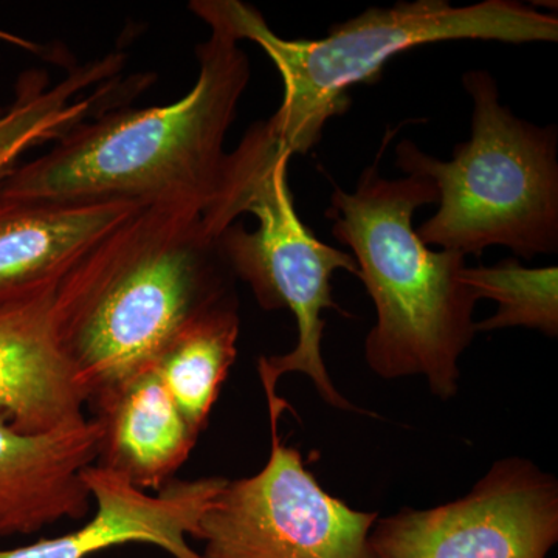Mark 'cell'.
Here are the masks:
<instances>
[{
	"label": "cell",
	"instance_id": "cell-1",
	"mask_svg": "<svg viewBox=\"0 0 558 558\" xmlns=\"http://www.w3.org/2000/svg\"><path fill=\"white\" fill-rule=\"evenodd\" d=\"M202 216L193 202H146L58 282V328L87 402L150 368L191 319L233 293Z\"/></svg>",
	"mask_w": 558,
	"mask_h": 558
},
{
	"label": "cell",
	"instance_id": "cell-2",
	"mask_svg": "<svg viewBox=\"0 0 558 558\" xmlns=\"http://www.w3.org/2000/svg\"><path fill=\"white\" fill-rule=\"evenodd\" d=\"M193 89L168 106L116 105L81 121L49 153L0 183L14 199L186 201L207 208L226 143L250 81L247 53L222 24L207 21Z\"/></svg>",
	"mask_w": 558,
	"mask_h": 558
},
{
	"label": "cell",
	"instance_id": "cell-3",
	"mask_svg": "<svg viewBox=\"0 0 558 558\" xmlns=\"http://www.w3.org/2000/svg\"><path fill=\"white\" fill-rule=\"evenodd\" d=\"M425 175L387 179L377 165L360 175L354 193L336 186L326 218L352 250L359 275L376 306L365 360L385 380L422 376L436 398L457 396L459 357L475 337L478 303L462 282L465 256L435 252L413 227L416 209L438 204Z\"/></svg>",
	"mask_w": 558,
	"mask_h": 558
},
{
	"label": "cell",
	"instance_id": "cell-4",
	"mask_svg": "<svg viewBox=\"0 0 558 558\" xmlns=\"http://www.w3.org/2000/svg\"><path fill=\"white\" fill-rule=\"evenodd\" d=\"M190 10L204 22H219L240 43L252 40L266 51L284 86L281 106L266 124L292 156L315 148L328 121L351 108L352 87L379 81L385 65L405 51L447 40L519 46L558 40L557 16L515 0L469 7L414 0L374 7L314 40L281 38L255 7L240 0H194Z\"/></svg>",
	"mask_w": 558,
	"mask_h": 558
},
{
	"label": "cell",
	"instance_id": "cell-5",
	"mask_svg": "<svg viewBox=\"0 0 558 558\" xmlns=\"http://www.w3.org/2000/svg\"><path fill=\"white\" fill-rule=\"evenodd\" d=\"M292 154L266 121L253 124L227 154L218 186L204 209L205 229L218 238L233 277L247 282L266 311L289 310L299 341L284 355L260 357L264 391H277L284 374H306L319 398L339 410H355L333 387L322 354L323 311H339L330 279L337 270L357 277L351 253L319 241L301 220L289 186Z\"/></svg>",
	"mask_w": 558,
	"mask_h": 558
},
{
	"label": "cell",
	"instance_id": "cell-6",
	"mask_svg": "<svg viewBox=\"0 0 558 558\" xmlns=\"http://www.w3.org/2000/svg\"><path fill=\"white\" fill-rule=\"evenodd\" d=\"M462 84L473 100L472 137L459 143L453 159H435L410 140L396 148L400 170L425 175L438 189V211L418 227V238L462 256L495 245L526 259L556 253V128L513 116L487 70H469Z\"/></svg>",
	"mask_w": 558,
	"mask_h": 558
},
{
	"label": "cell",
	"instance_id": "cell-7",
	"mask_svg": "<svg viewBox=\"0 0 558 558\" xmlns=\"http://www.w3.org/2000/svg\"><path fill=\"white\" fill-rule=\"evenodd\" d=\"M271 449L250 478L230 481L201 519L204 558H374L369 534L379 515L330 497L286 446L278 422L286 403L267 392Z\"/></svg>",
	"mask_w": 558,
	"mask_h": 558
},
{
	"label": "cell",
	"instance_id": "cell-8",
	"mask_svg": "<svg viewBox=\"0 0 558 558\" xmlns=\"http://www.w3.org/2000/svg\"><path fill=\"white\" fill-rule=\"evenodd\" d=\"M558 542V483L534 462H495L464 498L400 509L371 529L374 558H546Z\"/></svg>",
	"mask_w": 558,
	"mask_h": 558
},
{
	"label": "cell",
	"instance_id": "cell-9",
	"mask_svg": "<svg viewBox=\"0 0 558 558\" xmlns=\"http://www.w3.org/2000/svg\"><path fill=\"white\" fill-rule=\"evenodd\" d=\"M83 480L97 505L89 523L61 537L0 550V558H86L126 543L159 546L174 558H201L186 535L196 538L202 517L229 483L220 476L171 481L148 495L100 464L84 469Z\"/></svg>",
	"mask_w": 558,
	"mask_h": 558
},
{
	"label": "cell",
	"instance_id": "cell-10",
	"mask_svg": "<svg viewBox=\"0 0 558 558\" xmlns=\"http://www.w3.org/2000/svg\"><path fill=\"white\" fill-rule=\"evenodd\" d=\"M57 286L0 299V411L33 435L87 418L58 328Z\"/></svg>",
	"mask_w": 558,
	"mask_h": 558
},
{
	"label": "cell",
	"instance_id": "cell-11",
	"mask_svg": "<svg viewBox=\"0 0 558 558\" xmlns=\"http://www.w3.org/2000/svg\"><path fill=\"white\" fill-rule=\"evenodd\" d=\"M100 444L95 417L33 435L0 411V537L83 519L92 501L83 470L98 461Z\"/></svg>",
	"mask_w": 558,
	"mask_h": 558
},
{
	"label": "cell",
	"instance_id": "cell-12",
	"mask_svg": "<svg viewBox=\"0 0 558 558\" xmlns=\"http://www.w3.org/2000/svg\"><path fill=\"white\" fill-rule=\"evenodd\" d=\"M146 202L0 197V299L58 284Z\"/></svg>",
	"mask_w": 558,
	"mask_h": 558
},
{
	"label": "cell",
	"instance_id": "cell-13",
	"mask_svg": "<svg viewBox=\"0 0 558 558\" xmlns=\"http://www.w3.org/2000/svg\"><path fill=\"white\" fill-rule=\"evenodd\" d=\"M92 403L101 425L98 464L142 490H161L170 484L199 436L168 395L154 365Z\"/></svg>",
	"mask_w": 558,
	"mask_h": 558
},
{
	"label": "cell",
	"instance_id": "cell-14",
	"mask_svg": "<svg viewBox=\"0 0 558 558\" xmlns=\"http://www.w3.org/2000/svg\"><path fill=\"white\" fill-rule=\"evenodd\" d=\"M124 62V54H108L70 69L57 84L50 83L46 70L22 73L16 97L0 108V183L32 149L57 142L81 121L128 100L132 90L123 89L119 76Z\"/></svg>",
	"mask_w": 558,
	"mask_h": 558
},
{
	"label": "cell",
	"instance_id": "cell-15",
	"mask_svg": "<svg viewBox=\"0 0 558 558\" xmlns=\"http://www.w3.org/2000/svg\"><path fill=\"white\" fill-rule=\"evenodd\" d=\"M240 314L233 293L191 319L154 363L175 405L201 435L238 355Z\"/></svg>",
	"mask_w": 558,
	"mask_h": 558
},
{
	"label": "cell",
	"instance_id": "cell-16",
	"mask_svg": "<svg viewBox=\"0 0 558 558\" xmlns=\"http://www.w3.org/2000/svg\"><path fill=\"white\" fill-rule=\"evenodd\" d=\"M462 282L476 300H494V317L476 323V332L515 328L535 329L548 337L558 333V269H529L520 260H499L490 267H465Z\"/></svg>",
	"mask_w": 558,
	"mask_h": 558
},
{
	"label": "cell",
	"instance_id": "cell-17",
	"mask_svg": "<svg viewBox=\"0 0 558 558\" xmlns=\"http://www.w3.org/2000/svg\"><path fill=\"white\" fill-rule=\"evenodd\" d=\"M0 39L9 40V43L14 44V46H20L25 50L39 51V46H36V44L27 43V40L10 35V33L0 31Z\"/></svg>",
	"mask_w": 558,
	"mask_h": 558
},
{
	"label": "cell",
	"instance_id": "cell-18",
	"mask_svg": "<svg viewBox=\"0 0 558 558\" xmlns=\"http://www.w3.org/2000/svg\"><path fill=\"white\" fill-rule=\"evenodd\" d=\"M201 558H204V557H201Z\"/></svg>",
	"mask_w": 558,
	"mask_h": 558
}]
</instances>
